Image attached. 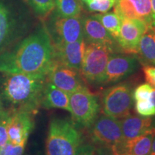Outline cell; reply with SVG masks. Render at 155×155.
I'll return each mask as SVG.
<instances>
[{
  "label": "cell",
  "instance_id": "cell-1",
  "mask_svg": "<svg viewBox=\"0 0 155 155\" xmlns=\"http://www.w3.org/2000/svg\"><path fill=\"white\" fill-rule=\"evenodd\" d=\"M55 50L44 22L0 53V73L48 75L55 63Z\"/></svg>",
  "mask_w": 155,
  "mask_h": 155
},
{
  "label": "cell",
  "instance_id": "cell-2",
  "mask_svg": "<svg viewBox=\"0 0 155 155\" xmlns=\"http://www.w3.org/2000/svg\"><path fill=\"white\" fill-rule=\"evenodd\" d=\"M48 78L39 74H5L2 96L12 112L35 114L41 104ZM7 108V107H6Z\"/></svg>",
  "mask_w": 155,
  "mask_h": 155
},
{
  "label": "cell",
  "instance_id": "cell-3",
  "mask_svg": "<svg viewBox=\"0 0 155 155\" xmlns=\"http://www.w3.org/2000/svg\"><path fill=\"white\" fill-rule=\"evenodd\" d=\"M24 0H0V53L22 39L32 26Z\"/></svg>",
  "mask_w": 155,
  "mask_h": 155
},
{
  "label": "cell",
  "instance_id": "cell-4",
  "mask_svg": "<svg viewBox=\"0 0 155 155\" xmlns=\"http://www.w3.org/2000/svg\"><path fill=\"white\" fill-rule=\"evenodd\" d=\"M81 144V134L73 120L54 118L50 121L45 155H75Z\"/></svg>",
  "mask_w": 155,
  "mask_h": 155
},
{
  "label": "cell",
  "instance_id": "cell-5",
  "mask_svg": "<svg viewBox=\"0 0 155 155\" xmlns=\"http://www.w3.org/2000/svg\"><path fill=\"white\" fill-rule=\"evenodd\" d=\"M116 48L104 44L88 43L81 68L83 78L92 86L104 85L107 63Z\"/></svg>",
  "mask_w": 155,
  "mask_h": 155
},
{
  "label": "cell",
  "instance_id": "cell-6",
  "mask_svg": "<svg viewBox=\"0 0 155 155\" xmlns=\"http://www.w3.org/2000/svg\"><path fill=\"white\" fill-rule=\"evenodd\" d=\"M69 95V112L73 121L89 129L99 114L101 107L98 98L86 86Z\"/></svg>",
  "mask_w": 155,
  "mask_h": 155
},
{
  "label": "cell",
  "instance_id": "cell-7",
  "mask_svg": "<svg viewBox=\"0 0 155 155\" xmlns=\"http://www.w3.org/2000/svg\"><path fill=\"white\" fill-rule=\"evenodd\" d=\"M47 18L45 24L53 45L69 43L84 38L81 15L71 17H62L53 9Z\"/></svg>",
  "mask_w": 155,
  "mask_h": 155
},
{
  "label": "cell",
  "instance_id": "cell-8",
  "mask_svg": "<svg viewBox=\"0 0 155 155\" xmlns=\"http://www.w3.org/2000/svg\"><path fill=\"white\" fill-rule=\"evenodd\" d=\"M133 100L132 87L127 83H118L103 92L102 111L106 115L121 119L131 114Z\"/></svg>",
  "mask_w": 155,
  "mask_h": 155
},
{
  "label": "cell",
  "instance_id": "cell-9",
  "mask_svg": "<svg viewBox=\"0 0 155 155\" xmlns=\"http://www.w3.org/2000/svg\"><path fill=\"white\" fill-rule=\"evenodd\" d=\"M89 129L91 139L98 145L111 147L124 139L120 120L104 114L98 116Z\"/></svg>",
  "mask_w": 155,
  "mask_h": 155
},
{
  "label": "cell",
  "instance_id": "cell-10",
  "mask_svg": "<svg viewBox=\"0 0 155 155\" xmlns=\"http://www.w3.org/2000/svg\"><path fill=\"white\" fill-rule=\"evenodd\" d=\"M149 26L151 25L139 19H121L119 35L116 39L118 47L124 53L137 55L140 39Z\"/></svg>",
  "mask_w": 155,
  "mask_h": 155
},
{
  "label": "cell",
  "instance_id": "cell-11",
  "mask_svg": "<svg viewBox=\"0 0 155 155\" xmlns=\"http://www.w3.org/2000/svg\"><path fill=\"white\" fill-rule=\"evenodd\" d=\"M137 55L113 53L106 66L104 85L119 82L132 74L139 67Z\"/></svg>",
  "mask_w": 155,
  "mask_h": 155
},
{
  "label": "cell",
  "instance_id": "cell-12",
  "mask_svg": "<svg viewBox=\"0 0 155 155\" xmlns=\"http://www.w3.org/2000/svg\"><path fill=\"white\" fill-rule=\"evenodd\" d=\"M48 81L68 94L86 87L81 72L55 62L47 75Z\"/></svg>",
  "mask_w": 155,
  "mask_h": 155
},
{
  "label": "cell",
  "instance_id": "cell-13",
  "mask_svg": "<svg viewBox=\"0 0 155 155\" xmlns=\"http://www.w3.org/2000/svg\"><path fill=\"white\" fill-rule=\"evenodd\" d=\"M86 45L84 38L69 43L53 45L55 61L61 65L80 71Z\"/></svg>",
  "mask_w": 155,
  "mask_h": 155
},
{
  "label": "cell",
  "instance_id": "cell-14",
  "mask_svg": "<svg viewBox=\"0 0 155 155\" xmlns=\"http://www.w3.org/2000/svg\"><path fill=\"white\" fill-rule=\"evenodd\" d=\"M34 116L27 112H12L7 127L8 142L14 145H26L34 128Z\"/></svg>",
  "mask_w": 155,
  "mask_h": 155
},
{
  "label": "cell",
  "instance_id": "cell-15",
  "mask_svg": "<svg viewBox=\"0 0 155 155\" xmlns=\"http://www.w3.org/2000/svg\"><path fill=\"white\" fill-rule=\"evenodd\" d=\"M114 11L121 19H136L152 25L151 0H116Z\"/></svg>",
  "mask_w": 155,
  "mask_h": 155
},
{
  "label": "cell",
  "instance_id": "cell-16",
  "mask_svg": "<svg viewBox=\"0 0 155 155\" xmlns=\"http://www.w3.org/2000/svg\"><path fill=\"white\" fill-rule=\"evenodd\" d=\"M155 134V126L137 138L122 140L114 147L116 155H149L153 138Z\"/></svg>",
  "mask_w": 155,
  "mask_h": 155
},
{
  "label": "cell",
  "instance_id": "cell-17",
  "mask_svg": "<svg viewBox=\"0 0 155 155\" xmlns=\"http://www.w3.org/2000/svg\"><path fill=\"white\" fill-rule=\"evenodd\" d=\"M83 28L87 44H104L116 48V40L94 15L83 17Z\"/></svg>",
  "mask_w": 155,
  "mask_h": 155
},
{
  "label": "cell",
  "instance_id": "cell-18",
  "mask_svg": "<svg viewBox=\"0 0 155 155\" xmlns=\"http://www.w3.org/2000/svg\"><path fill=\"white\" fill-rule=\"evenodd\" d=\"M120 123L124 140L137 138L155 126L152 117L131 115V114L120 120Z\"/></svg>",
  "mask_w": 155,
  "mask_h": 155
},
{
  "label": "cell",
  "instance_id": "cell-19",
  "mask_svg": "<svg viewBox=\"0 0 155 155\" xmlns=\"http://www.w3.org/2000/svg\"><path fill=\"white\" fill-rule=\"evenodd\" d=\"M70 95L47 81L42 93L40 106L44 108H61L70 111Z\"/></svg>",
  "mask_w": 155,
  "mask_h": 155
},
{
  "label": "cell",
  "instance_id": "cell-20",
  "mask_svg": "<svg viewBox=\"0 0 155 155\" xmlns=\"http://www.w3.org/2000/svg\"><path fill=\"white\" fill-rule=\"evenodd\" d=\"M137 55L142 65H155V28L152 25L141 36Z\"/></svg>",
  "mask_w": 155,
  "mask_h": 155
},
{
  "label": "cell",
  "instance_id": "cell-21",
  "mask_svg": "<svg viewBox=\"0 0 155 155\" xmlns=\"http://www.w3.org/2000/svg\"><path fill=\"white\" fill-rule=\"evenodd\" d=\"M94 16L101 23L110 35L116 40L119 35L120 28L121 24V18L115 12L96 14Z\"/></svg>",
  "mask_w": 155,
  "mask_h": 155
},
{
  "label": "cell",
  "instance_id": "cell-22",
  "mask_svg": "<svg viewBox=\"0 0 155 155\" xmlns=\"http://www.w3.org/2000/svg\"><path fill=\"white\" fill-rule=\"evenodd\" d=\"M82 8L81 0H55L54 11L60 16L65 17L80 16Z\"/></svg>",
  "mask_w": 155,
  "mask_h": 155
},
{
  "label": "cell",
  "instance_id": "cell-23",
  "mask_svg": "<svg viewBox=\"0 0 155 155\" xmlns=\"http://www.w3.org/2000/svg\"><path fill=\"white\" fill-rule=\"evenodd\" d=\"M34 14L41 19H46L55 8V0H24Z\"/></svg>",
  "mask_w": 155,
  "mask_h": 155
},
{
  "label": "cell",
  "instance_id": "cell-24",
  "mask_svg": "<svg viewBox=\"0 0 155 155\" xmlns=\"http://www.w3.org/2000/svg\"><path fill=\"white\" fill-rule=\"evenodd\" d=\"M12 111L0 103V147L8 141L7 127Z\"/></svg>",
  "mask_w": 155,
  "mask_h": 155
},
{
  "label": "cell",
  "instance_id": "cell-25",
  "mask_svg": "<svg viewBox=\"0 0 155 155\" xmlns=\"http://www.w3.org/2000/svg\"><path fill=\"white\" fill-rule=\"evenodd\" d=\"M114 0H91L86 5L87 9L91 12L106 13L114 7Z\"/></svg>",
  "mask_w": 155,
  "mask_h": 155
},
{
  "label": "cell",
  "instance_id": "cell-26",
  "mask_svg": "<svg viewBox=\"0 0 155 155\" xmlns=\"http://www.w3.org/2000/svg\"><path fill=\"white\" fill-rule=\"evenodd\" d=\"M135 110L139 116L145 117L155 116V106L151 103L150 99L136 101Z\"/></svg>",
  "mask_w": 155,
  "mask_h": 155
},
{
  "label": "cell",
  "instance_id": "cell-27",
  "mask_svg": "<svg viewBox=\"0 0 155 155\" xmlns=\"http://www.w3.org/2000/svg\"><path fill=\"white\" fill-rule=\"evenodd\" d=\"M152 89V87L148 83L139 85L134 90H133V99L136 101L150 99Z\"/></svg>",
  "mask_w": 155,
  "mask_h": 155
},
{
  "label": "cell",
  "instance_id": "cell-28",
  "mask_svg": "<svg viewBox=\"0 0 155 155\" xmlns=\"http://www.w3.org/2000/svg\"><path fill=\"white\" fill-rule=\"evenodd\" d=\"M25 145H14L7 141L0 147V155H22Z\"/></svg>",
  "mask_w": 155,
  "mask_h": 155
},
{
  "label": "cell",
  "instance_id": "cell-29",
  "mask_svg": "<svg viewBox=\"0 0 155 155\" xmlns=\"http://www.w3.org/2000/svg\"><path fill=\"white\" fill-rule=\"evenodd\" d=\"M142 71L147 83L155 88V65H143Z\"/></svg>",
  "mask_w": 155,
  "mask_h": 155
},
{
  "label": "cell",
  "instance_id": "cell-30",
  "mask_svg": "<svg viewBox=\"0 0 155 155\" xmlns=\"http://www.w3.org/2000/svg\"><path fill=\"white\" fill-rule=\"evenodd\" d=\"M75 155H95V147L91 143L81 144Z\"/></svg>",
  "mask_w": 155,
  "mask_h": 155
},
{
  "label": "cell",
  "instance_id": "cell-31",
  "mask_svg": "<svg viewBox=\"0 0 155 155\" xmlns=\"http://www.w3.org/2000/svg\"><path fill=\"white\" fill-rule=\"evenodd\" d=\"M95 155H114V154L110 147L98 145L95 148Z\"/></svg>",
  "mask_w": 155,
  "mask_h": 155
},
{
  "label": "cell",
  "instance_id": "cell-32",
  "mask_svg": "<svg viewBox=\"0 0 155 155\" xmlns=\"http://www.w3.org/2000/svg\"><path fill=\"white\" fill-rule=\"evenodd\" d=\"M151 5L152 12V25L155 27V0H151Z\"/></svg>",
  "mask_w": 155,
  "mask_h": 155
},
{
  "label": "cell",
  "instance_id": "cell-33",
  "mask_svg": "<svg viewBox=\"0 0 155 155\" xmlns=\"http://www.w3.org/2000/svg\"><path fill=\"white\" fill-rule=\"evenodd\" d=\"M150 100L152 104L155 106V88L152 89V91L151 93Z\"/></svg>",
  "mask_w": 155,
  "mask_h": 155
},
{
  "label": "cell",
  "instance_id": "cell-34",
  "mask_svg": "<svg viewBox=\"0 0 155 155\" xmlns=\"http://www.w3.org/2000/svg\"><path fill=\"white\" fill-rule=\"evenodd\" d=\"M149 155H155V134L154 136V138H153L152 147H151V150Z\"/></svg>",
  "mask_w": 155,
  "mask_h": 155
},
{
  "label": "cell",
  "instance_id": "cell-35",
  "mask_svg": "<svg viewBox=\"0 0 155 155\" xmlns=\"http://www.w3.org/2000/svg\"><path fill=\"white\" fill-rule=\"evenodd\" d=\"M81 2H83L85 4V5H86V4H88V2H90L91 1V0H81Z\"/></svg>",
  "mask_w": 155,
  "mask_h": 155
},
{
  "label": "cell",
  "instance_id": "cell-36",
  "mask_svg": "<svg viewBox=\"0 0 155 155\" xmlns=\"http://www.w3.org/2000/svg\"><path fill=\"white\" fill-rule=\"evenodd\" d=\"M114 2H116V0H114Z\"/></svg>",
  "mask_w": 155,
  "mask_h": 155
},
{
  "label": "cell",
  "instance_id": "cell-37",
  "mask_svg": "<svg viewBox=\"0 0 155 155\" xmlns=\"http://www.w3.org/2000/svg\"><path fill=\"white\" fill-rule=\"evenodd\" d=\"M127 155H131V154H127Z\"/></svg>",
  "mask_w": 155,
  "mask_h": 155
},
{
  "label": "cell",
  "instance_id": "cell-38",
  "mask_svg": "<svg viewBox=\"0 0 155 155\" xmlns=\"http://www.w3.org/2000/svg\"><path fill=\"white\" fill-rule=\"evenodd\" d=\"M154 28H155V27H154Z\"/></svg>",
  "mask_w": 155,
  "mask_h": 155
}]
</instances>
